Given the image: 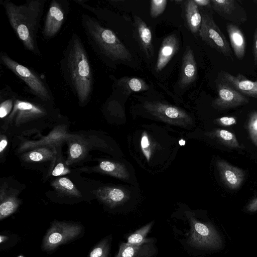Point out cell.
Masks as SVG:
<instances>
[{
    "label": "cell",
    "mask_w": 257,
    "mask_h": 257,
    "mask_svg": "<svg viewBox=\"0 0 257 257\" xmlns=\"http://www.w3.org/2000/svg\"><path fill=\"white\" fill-rule=\"evenodd\" d=\"M64 80L78 99L80 105L90 100L94 85V77L88 54L79 36L71 35L60 62Z\"/></svg>",
    "instance_id": "6da1fadb"
},
{
    "label": "cell",
    "mask_w": 257,
    "mask_h": 257,
    "mask_svg": "<svg viewBox=\"0 0 257 257\" xmlns=\"http://www.w3.org/2000/svg\"><path fill=\"white\" fill-rule=\"evenodd\" d=\"M46 0H28L16 5L6 0L2 2L9 23L25 48L41 57L37 42L38 33Z\"/></svg>",
    "instance_id": "7a4b0ae2"
},
{
    "label": "cell",
    "mask_w": 257,
    "mask_h": 257,
    "mask_svg": "<svg viewBox=\"0 0 257 257\" xmlns=\"http://www.w3.org/2000/svg\"><path fill=\"white\" fill-rule=\"evenodd\" d=\"M81 24L92 49L102 59L110 61H130L132 56L111 30L105 28L95 18L85 14Z\"/></svg>",
    "instance_id": "3957f363"
},
{
    "label": "cell",
    "mask_w": 257,
    "mask_h": 257,
    "mask_svg": "<svg viewBox=\"0 0 257 257\" xmlns=\"http://www.w3.org/2000/svg\"><path fill=\"white\" fill-rule=\"evenodd\" d=\"M187 228L183 233V244L193 249L215 250L222 244V239L210 223L199 219L194 213L186 214Z\"/></svg>",
    "instance_id": "277c9868"
},
{
    "label": "cell",
    "mask_w": 257,
    "mask_h": 257,
    "mask_svg": "<svg viewBox=\"0 0 257 257\" xmlns=\"http://www.w3.org/2000/svg\"><path fill=\"white\" fill-rule=\"evenodd\" d=\"M0 60L3 65L26 83L33 94L44 101L49 102L53 100L49 86L32 69L18 63L4 52L0 53Z\"/></svg>",
    "instance_id": "5b68a950"
},
{
    "label": "cell",
    "mask_w": 257,
    "mask_h": 257,
    "mask_svg": "<svg viewBox=\"0 0 257 257\" xmlns=\"http://www.w3.org/2000/svg\"><path fill=\"white\" fill-rule=\"evenodd\" d=\"M201 15L202 23L199 32L200 38L212 48L232 60L229 44L212 16L204 11H202Z\"/></svg>",
    "instance_id": "8992f818"
},
{
    "label": "cell",
    "mask_w": 257,
    "mask_h": 257,
    "mask_svg": "<svg viewBox=\"0 0 257 257\" xmlns=\"http://www.w3.org/2000/svg\"><path fill=\"white\" fill-rule=\"evenodd\" d=\"M81 231L82 227L79 224L55 221L51 224L44 237L42 248L45 251L53 250L76 238Z\"/></svg>",
    "instance_id": "52a82bcc"
},
{
    "label": "cell",
    "mask_w": 257,
    "mask_h": 257,
    "mask_svg": "<svg viewBox=\"0 0 257 257\" xmlns=\"http://www.w3.org/2000/svg\"><path fill=\"white\" fill-rule=\"evenodd\" d=\"M69 6L68 1H51L42 29L45 40H49L58 34L68 13Z\"/></svg>",
    "instance_id": "ba28073f"
},
{
    "label": "cell",
    "mask_w": 257,
    "mask_h": 257,
    "mask_svg": "<svg viewBox=\"0 0 257 257\" xmlns=\"http://www.w3.org/2000/svg\"><path fill=\"white\" fill-rule=\"evenodd\" d=\"M210 6L220 17L234 24H242L247 20L244 9L235 0H210Z\"/></svg>",
    "instance_id": "9c48e42d"
},
{
    "label": "cell",
    "mask_w": 257,
    "mask_h": 257,
    "mask_svg": "<svg viewBox=\"0 0 257 257\" xmlns=\"http://www.w3.org/2000/svg\"><path fill=\"white\" fill-rule=\"evenodd\" d=\"M217 97L213 100L214 107L220 110L235 108L249 102V99L228 84L220 81L217 84Z\"/></svg>",
    "instance_id": "30bf717a"
},
{
    "label": "cell",
    "mask_w": 257,
    "mask_h": 257,
    "mask_svg": "<svg viewBox=\"0 0 257 257\" xmlns=\"http://www.w3.org/2000/svg\"><path fill=\"white\" fill-rule=\"evenodd\" d=\"M220 81L228 84L244 96L257 98V81L247 79L241 74L235 76L226 71H221Z\"/></svg>",
    "instance_id": "8fae6325"
},
{
    "label": "cell",
    "mask_w": 257,
    "mask_h": 257,
    "mask_svg": "<svg viewBox=\"0 0 257 257\" xmlns=\"http://www.w3.org/2000/svg\"><path fill=\"white\" fill-rule=\"evenodd\" d=\"M216 164L224 184L230 189H238L241 186L244 179V171L223 160L217 161Z\"/></svg>",
    "instance_id": "7c38bea8"
},
{
    "label": "cell",
    "mask_w": 257,
    "mask_h": 257,
    "mask_svg": "<svg viewBox=\"0 0 257 257\" xmlns=\"http://www.w3.org/2000/svg\"><path fill=\"white\" fill-rule=\"evenodd\" d=\"M133 31L142 50L149 59L151 58L154 53L152 32L147 24L137 16L134 17Z\"/></svg>",
    "instance_id": "4fadbf2b"
},
{
    "label": "cell",
    "mask_w": 257,
    "mask_h": 257,
    "mask_svg": "<svg viewBox=\"0 0 257 257\" xmlns=\"http://www.w3.org/2000/svg\"><path fill=\"white\" fill-rule=\"evenodd\" d=\"M156 242H151L141 244L121 242L114 257H156L158 253Z\"/></svg>",
    "instance_id": "5bb4252c"
},
{
    "label": "cell",
    "mask_w": 257,
    "mask_h": 257,
    "mask_svg": "<svg viewBox=\"0 0 257 257\" xmlns=\"http://www.w3.org/2000/svg\"><path fill=\"white\" fill-rule=\"evenodd\" d=\"M45 110L33 102L16 98L12 116L16 117L18 122H21L44 115Z\"/></svg>",
    "instance_id": "9a60e30c"
},
{
    "label": "cell",
    "mask_w": 257,
    "mask_h": 257,
    "mask_svg": "<svg viewBox=\"0 0 257 257\" xmlns=\"http://www.w3.org/2000/svg\"><path fill=\"white\" fill-rule=\"evenodd\" d=\"M197 68L192 49L187 46L185 51L181 65L179 86L184 88L192 84L196 79Z\"/></svg>",
    "instance_id": "2e32d148"
},
{
    "label": "cell",
    "mask_w": 257,
    "mask_h": 257,
    "mask_svg": "<svg viewBox=\"0 0 257 257\" xmlns=\"http://www.w3.org/2000/svg\"><path fill=\"white\" fill-rule=\"evenodd\" d=\"M179 48V42L175 34L165 38L162 41L155 66L157 72L161 71L167 65Z\"/></svg>",
    "instance_id": "e0dca14e"
},
{
    "label": "cell",
    "mask_w": 257,
    "mask_h": 257,
    "mask_svg": "<svg viewBox=\"0 0 257 257\" xmlns=\"http://www.w3.org/2000/svg\"><path fill=\"white\" fill-rule=\"evenodd\" d=\"M226 30L235 56L239 60L242 59L245 53L246 40L242 30L230 22L226 24Z\"/></svg>",
    "instance_id": "ac0fdd59"
},
{
    "label": "cell",
    "mask_w": 257,
    "mask_h": 257,
    "mask_svg": "<svg viewBox=\"0 0 257 257\" xmlns=\"http://www.w3.org/2000/svg\"><path fill=\"white\" fill-rule=\"evenodd\" d=\"M145 107L154 114L171 119H186L188 117L187 114L180 109L163 102H147Z\"/></svg>",
    "instance_id": "d6986e66"
},
{
    "label": "cell",
    "mask_w": 257,
    "mask_h": 257,
    "mask_svg": "<svg viewBox=\"0 0 257 257\" xmlns=\"http://www.w3.org/2000/svg\"><path fill=\"white\" fill-rule=\"evenodd\" d=\"M95 193L99 200L110 207L120 204L127 198L122 190L116 188H100L95 191Z\"/></svg>",
    "instance_id": "ffe728a7"
},
{
    "label": "cell",
    "mask_w": 257,
    "mask_h": 257,
    "mask_svg": "<svg viewBox=\"0 0 257 257\" xmlns=\"http://www.w3.org/2000/svg\"><path fill=\"white\" fill-rule=\"evenodd\" d=\"M184 15L187 26L189 30L193 34L199 32L202 23V16L198 6L194 0H188L185 2Z\"/></svg>",
    "instance_id": "44dd1931"
},
{
    "label": "cell",
    "mask_w": 257,
    "mask_h": 257,
    "mask_svg": "<svg viewBox=\"0 0 257 257\" xmlns=\"http://www.w3.org/2000/svg\"><path fill=\"white\" fill-rule=\"evenodd\" d=\"M117 85L126 94L148 90L149 85L143 79L138 78L122 77L117 81Z\"/></svg>",
    "instance_id": "7402d4cb"
},
{
    "label": "cell",
    "mask_w": 257,
    "mask_h": 257,
    "mask_svg": "<svg viewBox=\"0 0 257 257\" xmlns=\"http://www.w3.org/2000/svg\"><path fill=\"white\" fill-rule=\"evenodd\" d=\"M154 223V221L150 222L130 234L127 237L126 242L132 244H141L151 242H156L157 240L155 237H147V235L151 230Z\"/></svg>",
    "instance_id": "603a6c76"
},
{
    "label": "cell",
    "mask_w": 257,
    "mask_h": 257,
    "mask_svg": "<svg viewBox=\"0 0 257 257\" xmlns=\"http://www.w3.org/2000/svg\"><path fill=\"white\" fill-rule=\"evenodd\" d=\"M211 135L223 145L231 148H243L240 145L235 135L225 130L216 129Z\"/></svg>",
    "instance_id": "cb8c5ba5"
},
{
    "label": "cell",
    "mask_w": 257,
    "mask_h": 257,
    "mask_svg": "<svg viewBox=\"0 0 257 257\" xmlns=\"http://www.w3.org/2000/svg\"><path fill=\"white\" fill-rule=\"evenodd\" d=\"M52 186L56 190L65 194L74 197L81 196L80 193L73 183L68 178H59L52 183Z\"/></svg>",
    "instance_id": "d4e9b609"
},
{
    "label": "cell",
    "mask_w": 257,
    "mask_h": 257,
    "mask_svg": "<svg viewBox=\"0 0 257 257\" xmlns=\"http://www.w3.org/2000/svg\"><path fill=\"white\" fill-rule=\"evenodd\" d=\"M99 168L103 172L120 178H126L128 174L125 168L120 164L110 161H102Z\"/></svg>",
    "instance_id": "484cf974"
},
{
    "label": "cell",
    "mask_w": 257,
    "mask_h": 257,
    "mask_svg": "<svg viewBox=\"0 0 257 257\" xmlns=\"http://www.w3.org/2000/svg\"><path fill=\"white\" fill-rule=\"evenodd\" d=\"M20 201L15 197L9 196L1 198L0 205V220L8 217L17 209Z\"/></svg>",
    "instance_id": "4316f807"
},
{
    "label": "cell",
    "mask_w": 257,
    "mask_h": 257,
    "mask_svg": "<svg viewBox=\"0 0 257 257\" xmlns=\"http://www.w3.org/2000/svg\"><path fill=\"white\" fill-rule=\"evenodd\" d=\"M112 237L106 236L101 240L89 252L88 257H108Z\"/></svg>",
    "instance_id": "83f0119b"
},
{
    "label": "cell",
    "mask_w": 257,
    "mask_h": 257,
    "mask_svg": "<svg viewBox=\"0 0 257 257\" xmlns=\"http://www.w3.org/2000/svg\"><path fill=\"white\" fill-rule=\"evenodd\" d=\"M247 128L251 142L257 147V111H254L250 114Z\"/></svg>",
    "instance_id": "f1b7e54d"
},
{
    "label": "cell",
    "mask_w": 257,
    "mask_h": 257,
    "mask_svg": "<svg viewBox=\"0 0 257 257\" xmlns=\"http://www.w3.org/2000/svg\"><path fill=\"white\" fill-rule=\"evenodd\" d=\"M167 0H152L150 2V15L156 18L164 11L167 4Z\"/></svg>",
    "instance_id": "f546056e"
},
{
    "label": "cell",
    "mask_w": 257,
    "mask_h": 257,
    "mask_svg": "<svg viewBox=\"0 0 257 257\" xmlns=\"http://www.w3.org/2000/svg\"><path fill=\"white\" fill-rule=\"evenodd\" d=\"M16 93L8 98L4 99L0 105V117L3 118L6 116L13 109L15 100L16 98Z\"/></svg>",
    "instance_id": "4dcf8cb0"
},
{
    "label": "cell",
    "mask_w": 257,
    "mask_h": 257,
    "mask_svg": "<svg viewBox=\"0 0 257 257\" xmlns=\"http://www.w3.org/2000/svg\"><path fill=\"white\" fill-rule=\"evenodd\" d=\"M51 154L45 149H40L31 152L29 154L28 158L31 161L39 162L49 158Z\"/></svg>",
    "instance_id": "1f68e13d"
},
{
    "label": "cell",
    "mask_w": 257,
    "mask_h": 257,
    "mask_svg": "<svg viewBox=\"0 0 257 257\" xmlns=\"http://www.w3.org/2000/svg\"><path fill=\"white\" fill-rule=\"evenodd\" d=\"M83 152L82 146L78 143L73 144L70 148V156L71 159H76L79 158Z\"/></svg>",
    "instance_id": "d6a6232c"
},
{
    "label": "cell",
    "mask_w": 257,
    "mask_h": 257,
    "mask_svg": "<svg viewBox=\"0 0 257 257\" xmlns=\"http://www.w3.org/2000/svg\"><path fill=\"white\" fill-rule=\"evenodd\" d=\"M217 123L222 126H230L236 123V118L234 116H223L215 120Z\"/></svg>",
    "instance_id": "836d02e7"
},
{
    "label": "cell",
    "mask_w": 257,
    "mask_h": 257,
    "mask_svg": "<svg viewBox=\"0 0 257 257\" xmlns=\"http://www.w3.org/2000/svg\"><path fill=\"white\" fill-rule=\"evenodd\" d=\"M150 143L147 135L144 134L141 140V147L144 154L148 160L150 158V152L149 151Z\"/></svg>",
    "instance_id": "e575fe53"
},
{
    "label": "cell",
    "mask_w": 257,
    "mask_h": 257,
    "mask_svg": "<svg viewBox=\"0 0 257 257\" xmlns=\"http://www.w3.org/2000/svg\"><path fill=\"white\" fill-rule=\"evenodd\" d=\"M69 172L62 163L58 164L52 172V175L54 176L64 175Z\"/></svg>",
    "instance_id": "d590c367"
},
{
    "label": "cell",
    "mask_w": 257,
    "mask_h": 257,
    "mask_svg": "<svg viewBox=\"0 0 257 257\" xmlns=\"http://www.w3.org/2000/svg\"><path fill=\"white\" fill-rule=\"evenodd\" d=\"M252 54L253 56L254 63L257 65V27H256L252 43Z\"/></svg>",
    "instance_id": "8d00e7d4"
},
{
    "label": "cell",
    "mask_w": 257,
    "mask_h": 257,
    "mask_svg": "<svg viewBox=\"0 0 257 257\" xmlns=\"http://www.w3.org/2000/svg\"><path fill=\"white\" fill-rule=\"evenodd\" d=\"M246 210L249 212L257 211V197L251 200L246 206Z\"/></svg>",
    "instance_id": "74e56055"
},
{
    "label": "cell",
    "mask_w": 257,
    "mask_h": 257,
    "mask_svg": "<svg viewBox=\"0 0 257 257\" xmlns=\"http://www.w3.org/2000/svg\"><path fill=\"white\" fill-rule=\"evenodd\" d=\"M196 4L198 6L206 7L210 6V0H194Z\"/></svg>",
    "instance_id": "f35d334b"
},
{
    "label": "cell",
    "mask_w": 257,
    "mask_h": 257,
    "mask_svg": "<svg viewBox=\"0 0 257 257\" xmlns=\"http://www.w3.org/2000/svg\"><path fill=\"white\" fill-rule=\"evenodd\" d=\"M8 144L7 140L5 138L1 139L0 143V153H2L4 149L6 148Z\"/></svg>",
    "instance_id": "ab89813d"
},
{
    "label": "cell",
    "mask_w": 257,
    "mask_h": 257,
    "mask_svg": "<svg viewBox=\"0 0 257 257\" xmlns=\"http://www.w3.org/2000/svg\"><path fill=\"white\" fill-rule=\"evenodd\" d=\"M253 2L257 5V0H254L253 1Z\"/></svg>",
    "instance_id": "60d3db41"
},
{
    "label": "cell",
    "mask_w": 257,
    "mask_h": 257,
    "mask_svg": "<svg viewBox=\"0 0 257 257\" xmlns=\"http://www.w3.org/2000/svg\"><path fill=\"white\" fill-rule=\"evenodd\" d=\"M256 18H257V10H256Z\"/></svg>",
    "instance_id": "b9f144b4"
}]
</instances>
